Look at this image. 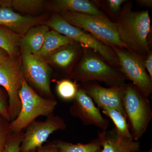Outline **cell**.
Wrapping results in <instances>:
<instances>
[{
    "mask_svg": "<svg viewBox=\"0 0 152 152\" xmlns=\"http://www.w3.org/2000/svg\"><path fill=\"white\" fill-rule=\"evenodd\" d=\"M133 2L127 1L113 23L127 50L145 57L151 50V19L148 10L133 11Z\"/></svg>",
    "mask_w": 152,
    "mask_h": 152,
    "instance_id": "obj_1",
    "label": "cell"
},
{
    "mask_svg": "<svg viewBox=\"0 0 152 152\" xmlns=\"http://www.w3.org/2000/svg\"><path fill=\"white\" fill-rule=\"evenodd\" d=\"M72 77L84 84L102 82L110 87L123 86L128 80L119 69L110 65L91 49L83 47V51Z\"/></svg>",
    "mask_w": 152,
    "mask_h": 152,
    "instance_id": "obj_2",
    "label": "cell"
},
{
    "mask_svg": "<svg viewBox=\"0 0 152 152\" xmlns=\"http://www.w3.org/2000/svg\"><path fill=\"white\" fill-rule=\"evenodd\" d=\"M123 107L133 138L139 141L145 132L152 118L149 99L132 83H126Z\"/></svg>",
    "mask_w": 152,
    "mask_h": 152,
    "instance_id": "obj_3",
    "label": "cell"
},
{
    "mask_svg": "<svg viewBox=\"0 0 152 152\" xmlns=\"http://www.w3.org/2000/svg\"><path fill=\"white\" fill-rule=\"evenodd\" d=\"M19 96L21 107L16 118L10 122L12 133L23 131L40 116L47 117L53 113L58 104L56 99H46L40 96L28 84L24 77Z\"/></svg>",
    "mask_w": 152,
    "mask_h": 152,
    "instance_id": "obj_4",
    "label": "cell"
},
{
    "mask_svg": "<svg viewBox=\"0 0 152 152\" xmlns=\"http://www.w3.org/2000/svg\"><path fill=\"white\" fill-rule=\"evenodd\" d=\"M45 24L83 48L91 49L110 65L120 70L118 58L111 47L103 43L89 33L70 24L58 14L54 13Z\"/></svg>",
    "mask_w": 152,
    "mask_h": 152,
    "instance_id": "obj_5",
    "label": "cell"
},
{
    "mask_svg": "<svg viewBox=\"0 0 152 152\" xmlns=\"http://www.w3.org/2000/svg\"><path fill=\"white\" fill-rule=\"evenodd\" d=\"M58 14L70 24L87 31L105 45L127 49L120 39L115 23L107 15L98 16L71 12Z\"/></svg>",
    "mask_w": 152,
    "mask_h": 152,
    "instance_id": "obj_6",
    "label": "cell"
},
{
    "mask_svg": "<svg viewBox=\"0 0 152 152\" xmlns=\"http://www.w3.org/2000/svg\"><path fill=\"white\" fill-rule=\"evenodd\" d=\"M21 50L22 74L25 80L46 99H55L50 88L51 69L43 58Z\"/></svg>",
    "mask_w": 152,
    "mask_h": 152,
    "instance_id": "obj_7",
    "label": "cell"
},
{
    "mask_svg": "<svg viewBox=\"0 0 152 152\" xmlns=\"http://www.w3.org/2000/svg\"><path fill=\"white\" fill-rule=\"evenodd\" d=\"M112 48L118 58L120 71L148 98L152 92V79L145 68V57L139 56L124 48Z\"/></svg>",
    "mask_w": 152,
    "mask_h": 152,
    "instance_id": "obj_8",
    "label": "cell"
},
{
    "mask_svg": "<svg viewBox=\"0 0 152 152\" xmlns=\"http://www.w3.org/2000/svg\"><path fill=\"white\" fill-rule=\"evenodd\" d=\"M23 78L21 66L17 57H10L0 63V86L4 88L8 97L9 112L11 121L18 116L21 107L19 93Z\"/></svg>",
    "mask_w": 152,
    "mask_h": 152,
    "instance_id": "obj_9",
    "label": "cell"
},
{
    "mask_svg": "<svg viewBox=\"0 0 152 152\" xmlns=\"http://www.w3.org/2000/svg\"><path fill=\"white\" fill-rule=\"evenodd\" d=\"M66 127L64 120L53 113L47 116L44 121H34L24 132L20 146V152H31L43 146L53 133L65 129Z\"/></svg>",
    "mask_w": 152,
    "mask_h": 152,
    "instance_id": "obj_10",
    "label": "cell"
},
{
    "mask_svg": "<svg viewBox=\"0 0 152 152\" xmlns=\"http://www.w3.org/2000/svg\"><path fill=\"white\" fill-rule=\"evenodd\" d=\"M73 104L69 109L71 115L78 118L84 125H93L103 131L107 130L110 122L104 118L99 107L81 87L79 88Z\"/></svg>",
    "mask_w": 152,
    "mask_h": 152,
    "instance_id": "obj_11",
    "label": "cell"
},
{
    "mask_svg": "<svg viewBox=\"0 0 152 152\" xmlns=\"http://www.w3.org/2000/svg\"><path fill=\"white\" fill-rule=\"evenodd\" d=\"M125 85L105 88L96 82H90L83 84L81 88L99 107L114 109L125 117L123 107Z\"/></svg>",
    "mask_w": 152,
    "mask_h": 152,
    "instance_id": "obj_12",
    "label": "cell"
},
{
    "mask_svg": "<svg viewBox=\"0 0 152 152\" xmlns=\"http://www.w3.org/2000/svg\"><path fill=\"white\" fill-rule=\"evenodd\" d=\"M45 21L44 17L22 15L10 8L0 6V26L20 35H24L30 28L45 23Z\"/></svg>",
    "mask_w": 152,
    "mask_h": 152,
    "instance_id": "obj_13",
    "label": "cell"
},
{
    "mask_svg": "<svg viewBox=\"0 0 152 152\" xmlns=\"http://www.w3.org/2000/svg\"><path fill=\"white\" fill-rule=\"evenodd\" d=\"M102 150L101 152H138L140 145L133 137L119 135L115 128L99 133Z\"/></svg>",
    "mask_w": 152,
    "mask_h": 152,
    "instance_id": "obj_14",
    "label": "cell"
},
{
    "mask_svg": "<svg viewBox=\"0 0 152 152\" xmlns=\"http://www.w3.org/2000/svg\"><path fill=\"white\" fill-rule=\"evenodd\" d=\"M83 51V47L75 42L60 48L43 58L57 68L70 72L72 66L80 59Z\"/></svg>",
    "mask_w": 152,
    "mask_h": 152,
    "instance_id": "obj_15",
    "label": "cell"
},
{
    "mask_svg": "<svg viewBox=\"0 0 152 152\" xmlns=\"http://www.w3.org/2000/svg\"><path fill=\"white\" fill-rule=\"evenodd\" d=\"M50 8L57 14L71 12L98 16H106L93 1L89 0H56L52 2Z\"/></svg>",
    "mask_w": 152,
    "mask_h": 152,
    "instance_id": "obj_16",
    "label": "cell"
},
{
    "mask_svg": "<svg viewBox=\"0 0 152 152\" xmlns=\"http://www.w3.org/2000/svg\"><path fill=\"white\" fill-rule=\"evenodd\" d=\"M49 30L50 28L45 23L30 28L20 39L21 49L33 54H37L42 47L46 35Z\"/></svg>",
    "mask_w": 152,
    "mask_h": 152,
    "instance_id": "obj_17",
    "label": "cell"
},
{
    "mask_svg": "<svg viewBox=\"0 0 152 152\" xmlns=\"http://www.w3.org/2000/svg\"><path fill=\"white\" fill-rule=\"evenodd\" d=\"M74 42L70 38L54 30H49L46 35L42 47L37 55L45 58L60 48Z\"/></svg>",
    "mask_w": 152,
    "mask_h": 152,
    "instance_id": "obj_18",
    "label": "cell"
},
{
    "mask_svg": "<svg viewBox=\"0 0 152 152\" xmlns=\"http://www.w3.org/2000/svg\"><path fill=\"white\" fill-rule=\"evenodd\" d=\"M21 37L6 27L0 26V48L5 51L11 58H16L19 54Z\"/></svg>",
    "mask_w": 152,
    "mask_h": 152,
    "instance_id": "obj_19",
    "label": "cell"
},
{
    "mask_svg": "<svg viewBox=\"0 0 152 152\" xmlns=\"http://www.w3.org/2000/svg\"><path fill=\"white\" fill-rule=\"evenodd\" d=\"M53 142L61 152H101L102 148L98 137L87 144H73L61 140Z\"/></svg>",
    "mask_w": 152,
    "mask_h": 152,
    "instance_id": "obj_20",
    "label": "cell"
},
{
    "mask_svg": "<svg viewBox=\"0 0 152 152\" xmlns=\"http://www.w3.org/2000/svg\"><path fill=\"white\" fill-rule=\"evenodd\" d=\"M102 113L112 120L115 126L116 131L119 135L133 137L129 129V125L126 118L120 112L110 108L102 107Z\"/></svg>",
    "mask_w": 152,
    "mask_h": 152,
    "instance_id": "obj_21",
    "label": "cell"
},
{
    "mask_svg": "<svg viewBox=\"0 0 152 152\" xmlns=\"http://www.w3.org/2000/svg\"><path fill=\"white\" fill-rule=\"evenodd\" d=\"M45 3L43 0H6L0 1V6L25 12H32L42 8Z\"/></svg>",
    "mask_w": 152,
    "mask_h": 152,
    "instance_id": "obj_22",
    "label": "cell"
},
{
    "mask_svg": "<svg viewBox=\"0 0 152 152\" xmlns=\"http://www.w3.org/2000/svg\"><path fill=\"white\" fill-rule=\"evenodd\" d=\"M56 83V89L58 96L64 101L73 100L80 88L76 81L65 79L58 81Z\"/></svg>",
    "mask_w": 152,
    "mask_h": 152,
    "instance_id": "obj_23",
    "label": "cell"
},
{
    "mask_svg": "<svg viewBox=\"0 0 152 152\" xmlns=\"http://www.w3.org/2000/svg\"><path fill=\"white\" fill-rule=\"evenodd\" d=\"M126 0H94L96 6L105 11L110 16L115 18L121 11Z\"/></svg>",
    "mask_w": 152,
    "mask_h": 152,
    "instance_id": "obj_24",
    "label": "cell"
},
{
    "mask_svg": "<svg viewBox=\"0 0 152 152\" xmlns=\"http://www.w3.org/2000/svg\"><path fill=\"white\" fill-rule=\"evenodd\" d=\"M12 134L10 122L0 115V152H4Z\"/></svg>",
    "mask_w": 152,
    "mask_h": 152,
    "instance_id": "obj_25",
    "label": "cell"
},
{
    "mask_svg": "<svg viewBox=\"0 0 152 152\" xmlns=\"http://www.w3.org/2000/svg\"><path fill=\"white\" fill-rule=\"evenodd\" d=\"M23 134V131L19 133H12L3 152H20V146Z\"/></svg>",
    "mask_w": 152,
    "mask_h": 152,
    "instance_id": "obj_26",
    "label": "cell"
},
{
    "mask_svg": "<svg viewBox=\"0 0 152 152\" xmlns=\"http://www.w3.org/2000/svg\"><path fill=\"white\" fill-rule=\"evenodd\" d=\"M0 115L9 121L11 122L9 112L8 97L7 93L0 88Z\"/></svg>",
    "mask_w": 152,
    "mask_h": 152,
    "instance_id": "obj_27",
    "label": "cell"
},
{
    "mask_svg": "<svg viewBox=\"0 0 152 152\" xmlns=\"http://www.w3.org/2000/svg\"><path fill=\"white\" fill-rule=\"evenodd\" d=\"M31 152H61L53 142L47 144Z\"/></svg>",
    "mask_w": 152,
    "mask_h": 152,
    "instance_id": "obj_28",
    "label": "cell"
},
{
    "mask_svg": "<svg viewBox=\"0 0 152 152\" xmlns=\"http://www.w3.org/2000/svg\"><path fill=\"white\" fill-rule=\"evenodd\" d=\"M144 65L147 72L152 79V50L147 54L144 59Z\"/></svg>",
    "mask_w": 152,
    "mask_h": 152,
    "instance_id": "obj_29",
    "label": "cell"
},
{
    "mask_svg": "<svg viewBox=\"0 0 152 152\" xmlns=\"http://www.w3.org/2000/svg\"><path fill=\"white\" fill-rule=\"evenodd\" d=\"M137 4L142 7L151 8L152 6V0H137L136 1Z\"/></svg>",
    "mask_w": 152,
    "mask_h": 152,
    "instance_id": "obj_30",
    "label": "cell"
},
{
    "mask_svg": "<svg viewBox=\"0 0 152 152\" xmlns=\"http://www.w3.org/2000/svg\"><path fill=\"white\" fill-rule=\"evenodd\" d=\"M7 53L3 49L0 48V63L10 58Z\"/></svg>",
    "mask_w": 152,
    "mask_h": 152,
    "instance_id": "obj_31",
    "label": "cell"
},
{
    "mask_svg": "<svg viewBox=\"0 0 152 152\" xmlns=\"http://www.w3.org/2000/svg\"><path fill=\"white\" fill-rule=\"evenodd\" d=\"M147 152H152V148H151L150 149V150H149Z\"/></svg>",
    "mask_w": 152,
    "mask_h": 152,
    "instance_id": "obj_32",
    "label": "cell"
}]
</instances>
